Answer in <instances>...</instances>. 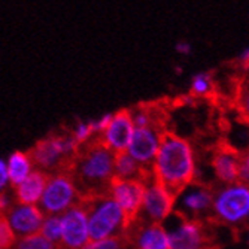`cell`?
Wrapping results in <instances>:
<instances>
[{
  "label": "cell",
  "instance_id": "cell-8",
  "mask_svg": "<svg viewBox=\"0 0 249 249\" xmlns=\"http://www.w3.org/2000/svg\"><path fill=\"white\" fill-rule=\"evenodd\" d=\"M212 201L213 190L200 180H194L175 194V213L206 222L212 218Z\"/></svg>",
  "mask_w": 249,
  "mask_h": 249
},
{
  "label": "cell",
  "instance_id": "cell-9",
  "mask_svg": "<svg viewBox=\"0 0 249 249\" xmlns=\"http://www.w3.org/2000/svg\"><path fill=\"white\" fill-rule=\"evenodd\" d=\"M143 184L145 193L138 218L152 224H163L175 212V193L155 180L152 175L143 180Z\"/></svg>",
  "mask_w": 249,
  "mask_h": 249
},
{
  "label": "cell",
  "instance_id": "cell-12",
  "mask_svg": "<svg viewBox=\"0 0 249 249\" xmlns=\"http://www.w3.org/2000/svg\"><path fill=\"white\" fill-rule=\"evenodd\" d=\"M124 236L131 249H169V239L163 224L136 218L128 224Z\"/></svg>",
  "mask_w": 249,
  "mask_h": 249
},
{
  "label": "cell",
  "instance_id": "cell-11",
  "mask_svg": "<svg viewBox=\"0 0 249 249\" xmlns=\"http://www.w3.org/2000/svg\"><path fill=\"white\" fill-rule=\"evenodd\" d=\"M61 249H82L89 242L87 209L79 201L61 215Z\"/></svg>",
  "mask_w": 249,
  "mask_h": 249
},
{
  "label": "cell",
  "instance_id": "cell-3",
  "mask_svg": "<svg viewBox=\"0 0 249 249\" xmlns=\"http://www.w3.org/2000/svg\"><path fill=\"white\" fill-rule=\"evenodd\" d=\"M78 143L71 131H54L45 139L39 141L29 152L36 170L54 175L58 172H69L73 158L78 154Z\"/></svg>",
  "mask_w": 249,
  "mask_h": 249
},
{
  "label": "cell",
  "instance_id": "cell-16",
  "mask_svg": "<svg viewBox=\"0 0 249 249\" xmlns=\"http://www.w3.org/2000/svg\"><path fill=\"white\" fill-rule=\"evenodd\" d=\"M239 155L229 145H225L213 152L212 157V172L219 185L234 184L239 179Z\"/></svg>",
  "mask_w": 249,
  "mask_h": 249
},
{
  "label": "cell",
  "instance_id": "cell-7",
  "mask_svg": "<svg viewBox=\"0 0 249 249\" xmlns=\"http://www.w3.org/2000/svg\"><path fill=\"white\" fill-rule=\"evenodd\" d=\"M79 201V193L69 172H58L48 176V182L40 198L39 208L45 215L61 216Z\"/></svg>",
  "mask_w": 249,
  "mask_h": 249
},
{
  "label": "cell",
  "instance_id": "cell-13",
  "mask_svg": "<svg viewBox=\"0 0 249 249\" xmlns=\"http://www.w3.org/2000/svg\"><path fill=\"white\" fill-rule=\"evenodd\" d=\"M143 193H145V184L142 180H124V179H114L107 190V196L124 211L130 222L134 218H138L141 212Z\"/></svg>",
  "mask_w": 249,
  "mask_h": 249
},
{
  "label": "cell",
  "instance_id": "cell-6",
  "mask_svg": "<svg viewBox=\"0 0 249 249\" xmlns=\"http://www.w3.org/2000/svg\"><path fill=\"white\" fill-rule=\"evenodd\" d=\"M163 227L167 233L169 249H209L212 246V234L208 222L187 219L178 213H172Z\"/></svg>",
  "mask_w": 249,
  "mask_h": 249
},
{
  "label": "cell",
  "instance_id": "cell-29",
  "mask_svg": "<svg viewBox=\"0 0 249 249\" xmlns=\"http://www.w3.org/2000/svg\"><path fill=\"white\" fill-rule=\"evenodd\" d=\"M112 115H114V114H106V115L100 117L99 120L91 121V125H93V130H94L96 138H99V136L106 130V127L109 125V123H110V120H112Z\"/></svg>",
  "mask_w": 249,
  "mask_h": 249
},
{
  "label": "cell",
  "instance_id": "cell-35",
  "mask_svg": "<svg viewBox=\"0 0 249 249\" xmlns=\"http://www.w3.org/2000/svg\"><path fill=\"white\" fill-rule=\"evenodd\" d=\"M248 227H249V224H248Z\"/></svg>",
  "mask_w": 249,
  "mask_h": 249
},
{
  "label": "cell",
  "instance_id": "cell-24",
  "mask_svg": "<svg viewBox=\"0 0 249 249\" xmlns=\"http://www.w3.org/2000/svg\"><path fill=\"white\" fill-rule=\"evenodd\" d=\"M75 142L78 143V146H82L88 142H91L93 139H96V134L91 125V121H79L72 130H71Z\"/></svg>",
  "mask_w": 249,
  "mask_h": 249
},
{
  "label": "cell",
  "instance_id": "cell-30",
  "mask_svg": "<svg viewBox=\"0 0 249 249\" xmlns=\"http://www.w3.org/2000/svg\"><path fill=\"white\" fill-rule=\"evenodd\" d=\"M8 185H9V176H8L6 161L0 158V193L6 191Z\"/></svg>",
  "mask_w": 249,
  "mask_h": 249
},
{
  "label": "cell",
  "instance_id": "cell-14",
  "mask_svg": "<svg viewBox=\"0 0 249 249\" xmlns=\"http://www.w3.org/2000/svg\"><path fill=\"white\" fill-rule=\"evenodd\" d=\"M133 131H134V124L130 115V110L123 109L112 115L109 125L97 139L102 145H105L109 151H112L117 155L127 151Z\"/></svg>",
  "mask_w": 249,
  "mask_h": 249
},
{
  "label": "cell",
  "instance_id": "cell-33",
  "mask_svg": "<svg viewBox=\"0 0 249 249\" xmlns=\"http://www.w3.org/2000/svg\"><path fill=\"white\" fill-rule=\"evenodd\" d=\"M239 236H242V240H243V243L249 248V227H245V229H242L240 230V233H239Z\"/></svg>",
  "mask_w": 249,
  "mask_h": 249
},
{
  "label": "cell",
  "instance_id": "cell-26",
  "mask_svg": "<svg viewBox=\"0 0 249 249\" xmlns=\"http://www.w3.org/2000/svg\"><path fill=\"white\" fill-rule=\"evenodd\" d=\"M239 109L242 114V120L249 124V78L243 82L239 93Z\"/></svg>",
  "mask_w": 249,
  "mask_h": 249
},
{
  "label": "cell",
  "instance_id": "cell-32",
  "mask_svg": "<svg viewBox=\"0 0 249 249\" xmlns=\"http://www.w3.org/2000/svg\"><path fill=\"white\" fill-rule=\"evenodd\" d=\"M239 61H240V64H242L243 67H249V47H248V48H245V50L240 53V55H239Z\"/></svg>",
  "mask_w": 249,
  "mask_h": 249
},
{
  "label": "cell",
  "instance_id": "cell-15",
  "mask_svg": "<svg viewBox=\"0 0 249 249\" xmlns=\"http://www.w3.org/2000/svg\"><path fill=\"white\" fill-rule=\"evenodd\" d=\"M43 218L45 213L40 211L39 206L21 205V203H15L12 209L8 212V215L5 216L17 239L39 233Z\"/></svg>",
  "mask_w": 249,
  "mask_h": 249
},
{
  "label": "cell",
  "instance_id": "cell-31",
  "mask_svg": "<svg viewBox=\"0 0 249 249\" xmlns=\"http://www.w3.org/2000/svg\"><path fill=\"white\" fill-rule=\"evenodd\" d=\"M175 50H176V53H178V54H180V55H188V54H191L193 47H191V43H190V42L179 40V42L176 43Z\"/></svg>",
  "mask_w": 249,
  "mask_h": 249
},
{
  "label": "cell",
  "instance_id": "cell-20",
  "mask_svg": "<svg viewBox=\"0 0 249 249\" xmlns=\"http://www.w3.org/2000/svg\"><path fill=\"white\" fill-rule=\"evenodd\" d=\"M45 239H48L54 245H61L63 229H61V216L58 215H45L42 227L39 231Z\"/></svg>",
  "mask_w": 249,
  "mask_h": 249
},
{
  "label": "cell",
  "instance_id": "cell-22",
  "mask_svg": "<svg viewBox=\"0 0 249 249\" xmlns=\"http://www.w3.org/2000/svg\"><path fill=\"white\" fill-rule=\"evenodd\" d=\"M14 249H61L58 245H54L48 239H45L40 233L17 239Z\"/></svg>",
  "mask_w": 249,
  "mask_h": 249
},
{
  "label": "cell",
  "instance_id": "cell-25",
  "mask_svg": "<svg viewBox=\"0 0 249 249\" xmlns=\"http://www.w3.org/2000/svg\"><path fill=\"white\" fill-rule=\"evenodd\" d=\"M17 242L14 231L5 218H0V249H11Z\"/></svg>",
  "mask_w": 249,
  "mask_h": 249
},
{
  "label": "cell",
  "instance_id": "cell-5",
  "mask_svg": "<svg viewBox=\"0 0 249 249\" xmlns=\"http://www.w3.org/2000/svg\"><path fill=\"white\" fill-rule=\"evenodd\" d=\"M212 219L231 229H245L249 224V185L234 182L213 190Z\"/></svg>",
  "mask_w": 249,
  "mask_h": 249
},
{
  "label": "cell",
  "instance_id": "cell-19",
  "mask_svg": "<svg viewBox=\"0 0 249 249\" xmlns=\"http://www.w3.org/2000/svg\"><path fill=\"white\" fill-rule=\"evenodd\" d=\"M114 175L115 179L124 180H143L151 175L149 170L143 169L138 161L131 158L127 152H121L115 155L114 163Z\"/></svg>",
  "mask_w": 249,
  "mask_h": 249
},
{
  "label": "cell",
  "instance_id": "cell-1",
  "mask_svg": "<svg viewBox=\"0 0 249 249\" xmlns=\"http://www.w3.org/2000/svg\"><path fill=\"white\" fill-rule=\"evenodd\" d=\"M198 164L193 145L173 133H164L151 175L172 193H178L197 180Z\"/></svg>",
  "mask_w": 249,
  "mask_h": 249
},
{
  "label": "cell",
  "instance_id": "cell-17",
  "mask_svg": "<svg viewBox=\"0 0 249 249\" xmlns=\"http://www.w3.org/2000/svg\"><path fill=\"white\" fill-rule=\"evenodd\" d=\"M47 182H48V175L35 169L33 173L26 180H22L19 185L14 187V196L17 203L39 206Z\"/></svg>",
  "mask_w": 249,
  "mask_h": 249
},
{
  "label": "cell",
  "instance_id": "cell-27",
  "mask_svg": "<svg viewBox=\"0 0 249 249\" xmlns=\"http://www.w3.org/2000/svg\"><path fill=\"white\" fill-rule=\"evenodd\" d=\"M239 182L249 185V151L239 155Z\"/></svg>",
  "mask_w": 249,
  "mask_h": 249
},
{
  "label": "cell",
  "instance_id": "cell-21",
  "mask_svg": "<svg viewBox=\"0 0 249 249\" xmlns=\"http://www.w3.org/2000/svg\"><path fill=\"white\" fill-rule=\"evenodd\" d=\"M190 91L194 97H206L213 91V78L208 72H198L193 76Z\"/></svg>",
  "mask_w": 249,
  "mask_h": 249
},
{
  "label": "cell",
  "instance_id": "cell-4",
  "mask_svg": "<svg viewBox=\"0 0 249 249\" xmlns=\"http://www.w3.org/2000/svg\"><path fill=\"white\" fill-rule=\"evenodd\" d=\"M81 201L88 215L89 240H102L125 234L130 219L109 196H96L82 198Z\"/></svg>",
  "mask_w": 249,
  "mask_h": 249
},
{
  "label": "cell",
  "instance_id": "cell-28",
  "mask_svg": "<svg viewBox=\"0 0 249 249\" xmlns=\"http://www.w3.org/2000/svg\"><path fill=\"white\" fill-rule=\"evenodd\" d=\"M14 198H15V196L12 197L8 191L0 193V218H5L8 215V212L12 209V206L15 205Z\"/></svg>",
  "mask_w": 249,
  "mask_h": 249
},
{
  "label": "cell",
  "instance_id": "cell-10",
  "mask_svg": "<svg viewBox=\"0 0 249 249\" xmlns=\"http://www.w3.org/2000/svg\"><path fill=\"white\" fill-rule=\"evenodd\" d=\"M166 131L161 125H149V127H134L127 154L134 158L143 169L151 172V166L155 160L158 148L161 145V139Z\"/></svg>",
  "mask_w": 249,
  "mask_h": 249
},
{
  "label": "cell",
  "instance_id": "cell-2",
  "mask_svg": "<svg viewBox=\"0 0 249 249\" xmlns=\"http://www.w3.org/2000/svg\"><path fill=\"white\" fill-rule=\"evenodd\" d=\"M114 163L115 154L102 145L97 138L79 146L69 175L73 179L81 200L107 196V190L115 179Z\"/></svg>",
  "mask_w": 249,
  "mask_h": 249
},
{
  "label": "cell",
  "instance_id": "cell-34",
  "mask_svg": "<svg viewBox=\"0 0 249 249\" xmlns=\"http://www.w3.org/2000/svg\"><path fill=\"white\" fill-rule=\"evenodd\" d=\"M209 249H215V248H209Z\"/></svg>",
  "mask_w": 249,
  "mask_h": 249
},
{
  "label": "cell",
  "instance_id": "cell-18",
  "mask_svg": "<svg viewBox=\"0 0 249 249\" xmlns=\"http://www.w3.org/2000/svg\"><path fill=\"white\" fill-rule=\"evenodd\" d=\"M6 169H8V176H9V184L17 187L33 173L35 164L32 161L29 152L15 151L6 160Z\"/></svg>",
  "mask_w": 249,
  "mask_h": 249
},
{
  "label": "cell",
  "instance_id": "cell-23",
  "mask_svg": "<svg viewBox=\"0 0 249 249\" xmlns=\"http://www.w3.org/2000/svg\"><path fill=\"white\" fill-rule=\"evenodd\" d=\"M82 249H131L125 236H117L102 240H89Z\"/></svg>",
  "mask_w": 249,
  "mask_h": 249
}]
</instances>
